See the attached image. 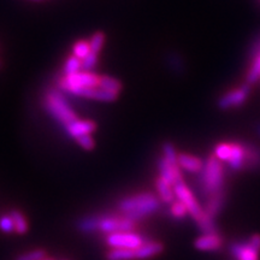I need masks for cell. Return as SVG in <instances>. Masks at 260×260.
I'll return each mask as SVG.
<instances>
[{
	"label": "cell",
	"mask_w": 260,
	"mask_h": 260,
	"mask_svg": "<svg viewBox=\"0 0 260 260\" xmlns=\"http://www.w3.org/2000/svg\"><path fill=\"white\" fill-rule=\"evenodd\" d=\"M107 243L113 248L136 249L145 245L144 237L134 233H115L110 234L106 239Z\"/></svg>",
	"instance_id": "7"
},
{
	"label": "cell",
	"mask_w": 260,
	"mask_h": 260,
	"mask_svg": "<svg viewBox=\"0 0 260 260\" xmlns=\"http://www.w3.org/2000/svg\"><path fill=\"white\" fill-rule=\"evenodd\" d=\"M169 64H170L171 68H175V69H178L180 73L183 71V59L180 56H176V54H172V56L169 58Z\"/></svg>",
	"instance_id": "35"
},
{
	"label": "cell",
	"mask_w": 260,
	"mask_h": 260,
	"mask_svg": "<svg viewBox=\"0 0 260 260\" xmlns=\"http://www.w3.org/2000/svg\"><path fill=\"white\" fill-rule=\"evenodd\" d=\"M47 256L45 249H34V251L24 253V254L19 255L16 260H42Z\"/></svg>",
	"instance_id": "31"
},
{
	"label": "cell",
	"mask_w": 260,
	"mask_h": 260,
	"mask_svg": "<svg viewBox=\"0 0 260 260\" xmlns=\"http://www.w3.org/2000/svg\"><path fill=\"white\" fill-rule=\"evenodd\" d=\"M177 162H178V167L189 172H193V174L201 172V170H203L204 168V162L201 159H199L198 157H194V155H189L187 153L178 154Z\"/></svg>",
	"instance_id": "17"
},
{
	"label": "cell",
	"mask_w": 260,
	"mask_h": 260,
	"mask_svg": "<svg viewBox=\"0 0 260 260\" xmlns=\"http://www.w3.org/2000/svg\"><path fill=\"white\" fill-rule=\"evenodd\" d=\"M0 67H2V63H0Z\"/></svg>",
	"instance_id": "40"
},
{
	"label": "cell",
	"mask_w": 260,
	"mask_h": 260,
	"mask_svg": "<svg viewBox=\"0 0 260 260\" xmlns=\"http://www.w3.org/2000/svg\"><path fill=\"white\" fill-rule=\"evenodd\" d=\"M164 251V245L160 242H146L135 249V259H147Z\"/></svg>",
	"instance_id": "18"
},
{
	"label": "cell",
	"mask_w": 260,
	"mask_h": 260,
	"mask_svg": "<svg viewBox=\"0 0 260 260\" xmlns=\"http://www.w3.org/2000/svg\"><path fill=\"white\" fill-rule=\"evenodd\" d=\"M135 226V222L126 217H102L99 224V230L104 234L128 233Z\"/></svg>",
	"instance_id": "8"
},
{
	"label": "cell",
	"mask_w": 260,
	"mask_h": 260,
	"mask_svg": "<svg viewBox=\"0 0 260 260\" xmlns=\"http://www.w3.org/2000/svg\"><path fill=\"white\" fill-rule=\"evenodd\" d=\"M90 52V45L89 41L87 40H80L75 42L73 46V54L75 57H77L79 59L83 60L84 58L89 54Z\"/></svg>",
	"instance_id": "25"
},
{
	"label": "cell",
	"mask_w": 260,
	"mask_h": 260,
	"mask_svg": "<svg viewBox=\"0 0 260 260\" xmlns=\"http://www.w3.org/2000/svg\"><path fill=\"white\" fill-rule=\"evenodd\" d=\"M174 190L176 197L178 198V200H181L182 203H184V205H186L188 209V213H190V216L195 219V222H200L206 213H205L204 209H201L198 200L195 199V197L189 190V188L184 184V182L183 183H178L176 186H174Z\"/></svg>",
	"instance_id": "6"
},
{
	"label": "cell",
	"mask_w": 260,
	"mask_h": 260,
	"mask_svg": "<svg viewBox=\"0 0 260 260\" xmlns=\"http://www.w3.org/2000/svg\"><path fill=\"white\" fill-rule=\"evenodd\" d=\"M232 153V144H219L214 148V155L219 159V160L228 161Z\"/></svg>",
	"instance_id": "30"
},
{
	"label": "cell",
	"mask_w": 260,
	"mask_h": 260,
	"mask_svg": "<svg viewBox=\"0 0 260 260\" xmlns=\"http://www.w3.org/2000/svg\"><path fill=\"white\" fill-rule=\"evenodd\" d=\"M44 107L50 113L52 118L59 122L65 126L77 119V115L75 113L73 107L68 103L59 90L50 89L44 96Z\"/></svg>",
	"instance_id": "3"
},
{
	"label": "cell",
	"mask_w": 260,
	"mask_h": 260,
	"mask_svg": "<svg viewBox=\"0 0 260 260\" xmlns=\"http://www.w3.org/2000/svg\"><path fill=\"white\" fill-rule=\"evenodd\" d=\"M107 260H134L135 249L113 248L106 254Z\"/></svg>",
	"instance_id": "22"
},
{
	"label": "cell",
	"mask_w": 260,
	"mask_h": 260,
	"mask_svg": "<svg viewBox=\"0 0 260 260\" xmlns=\"http://www.w3.org/2000/svg\"><path fill=\"white\" fill-rule=\"evenodd\" d=\"M65 132L68 133V135L70 138H73L76 140L77 138L82 135H87V134H92L94 130L96 129V124L90 119H79L77 118L76 121H74L70 124L65 125Z\"/></svg>",
	"instance_id": "10"
},
{
	"label": "cell",
	"mask_w": 260,
	"mask_h": 260,
	"mask_svg": "<svg viewBox=\"0 0 260 260\" xmlns=\"http://www.w3.org/2000/svg\"><path fill=\"white\" fill-rule=\"evenodd\" d=\"M64 75H73L82 70V60L75 57L74 54L68 58L64 64Z\"/></svg>",
	"instance_id": "26"
},
{
	"label": "cell",
	"mask_w": 260,
	"mask_h": 260,
	"mask_svg": "<svg viewBox=\"0 0 260 260\" xmlns=\"http://www.w3.org/2000/svg\"><path fill=\"white\" fill-rule=\"evenodd\" d=\"M260 79V53L255 54L254 57H252L251 67H249L248 71L246 75V83L253 84L256 83Z\"/></svg>",
	"instance_id": "21"
},
{
	"label": "cell",
	"mask_w": 260,
	"mask_h": 260,
	"mask_svg": "<svg viewBox=\"0 0 260 260\" xmlns=\"http://www.w3.org/2000/svg\"><path fill=\"white\" fill-rule=\"evenodd\" d=\"M245 147V165L243 170L255 171L260 169V147L254 144H243Z\"/></svg>",
	"instance_id": "14"
},
{
	"label": "cell",
	"mask_w": 260,
	"mask_h": 260,
	"mask_svg": "<svg viewBox=\"0 0 260 260\" xmlns=\"http://www.w3.org/2000/svg\"><path fill=\"white\" fill-rule=\"evenodd\" d=\"M251 84L245 83L235 89L229 90V92L223 94L222 96H219L218 102H217V106L220 110H230L241 106L248 99L249 94H251Z\"/></svg>",
	"instance_id": "5"
},
{
	"label": "cell",
	"mask_w": 260,
	"mask_h": 260,
	"mask_svg": "<svg viewBox=\"0 0 260 260\" xmlns=\"http://www.w3.org/2000/svg\"><path fill=\"white\" fill-rule=\"evenodd\" d=\"M32 2H39V0H32Z\"/></svg>",
	"instance_id": "38"
},
{
	"label": "cell",
	"mask_w": 260,
	"mask_h": 260,
	"mask_svg": "<svg viewBox=\"0 0 260 260\" xmlns=\"http://www.w3.org/2000/svg\"><path fill=\"white\" fill-rule=\"evenodd\" d=\"M100 87L115 94H118L122 90L121 81L113 79L111 76H102V79H100Z\"/></svg>",
	"instance_id": "24"
},
{
	"label": "cell",
	"mask_w": 260,
	"mask_h": 260,
	"mask_svg": "<svg viewBox=\"0 0 260 260\" xmlns=\"http://www.w3.org/2000/svg\"><path fill=\"white\" fill-rule=\"evenodd\" d=\"M162 154H164L162 157L167 159L170 164H178L177 162L178 154L171 142H165V144L162 145Z\"/></svg>",
	"instance_id": "28"
},
{
	"label": "cell",
	"mask_w": 260,
	"mask_h": 260,
	"mask_svg": "<svg viewBox=\"0 0 260 260\" xmlns=\"http://www.w3.org/2000/svg\"><path fill=\"white\" fill-rule=\"evenodd\" d=\"M201 190L206 198L223 190L224 174L220 160L216 155H210L204 162V168L200 172Z\"/></svg>",
	"instance_id": "2"
},
{
	"label": "cell",
	"mask_w": 260,
	"mask_h": 260,
	"mask_svg": "<svg viewBox=\"0 0 260 260\" xmlns=\"http://www.w3.org/2000/svg\"><path fill=\"white\" fill-rule=\"evenodd\" d=\"M102 217H84V218H81L79 222H77V228L81 233H94L96 230H99V224Z\"/></svg>",
	"instance_id": "20"
},
{
	"label": "cell",
	"mask_w": 260,
	"mask_h": 260,
	"mask_svg": "<svg viewBox=\"0 0 260 260\" xmlns=\"http://www.w3.org/2000/svg\"><path fill=\"white\" fill-rule=\"evenodd\" d=\"M222 245L223 240L218 234H205L194 242V247L199 251H218Z\"/></svg>",
	"instance_id": "13"
},
{
	"label": "cell",
	"mask_w": 260,
	"mask_h": 260,
	"mask_svg": "<svg viewBox=\"0 0 260 260\" xmlns=\"http://www.w3.org/2000/svg\"><path fill=\"white\" fill-rule=\"evenodd\" d=\"M42 260H54V259H53V258H47V256H46V258L42 259Z\"/></svg>",
	"instance_id": "37"
},
{
	"label": "cell",
	"mask_w": 260,
	"mask_h": 260,
	"mask_svg": "<svg viewBox=\"0 0 260 260\" xmlns=\"http://www.w3.org/2000/svg\"><path fill=\"white\" fill-rule=\"evenodd\" d=\"M224 203H225V191L223 189L218 191V193L211 195L210 198H207L204 209L205 213L211 217V218H214L222 211Z\"/></svg>",
	"instance_id": "15"
},
{
	"label": "cell",
	"mask_w": 260,
	"mask_h": 260,
	"mask_svg": "<svg viewBox=\"0 0 260 260\" xmlns=\"http://www.w3.org/2000/svg\"><path fill=\"white\" fill-rule=\"evenodd\" d=\"M11 218L14 219L15 223V232L18 234H25L28 232V223L25 217L22 214L21 211L18 210H12L10 213Z\"/></svg>",
	"instance_id": "23"
},
{
	"label": "cell",
	"mask_w": 260,
	"mask_h": 260,
	"mask_svg": "<svg viewBox=\"0 0 260 260\" xmlns=\"http://www.w3.org/2000/svg\"><path fill=\"white\" fill-rule=\"evenodd\" d=\"M256 132H258V134H259V136H260V124L256 125Z\"/></svg>",
	"instance_id": "36"
},
{
	"label": "cell",
	"mask_w": 260,
	"mask_h": 260,
	"mask_svg": "<svg viewBox=\"0 0 260 260\" xmlns=\"http://www.w3.org/2000/svg\"><path fill=\"white\" fill-rule=\"evenodd\" d=\"M226 162L234 171L243 170V165H245V147H243L242 142L241 144H237V142L232 144V153H230V158Z\"/></svg>",
	"instance_id": "16"
},
{
	"label": "cell",
	"mask_w": 260,
	"mask_h": 260,
	"mask_svg": "<svg viewBox=\"0 0 260 260\" xmlns=\"http://www.w3.org/2000/svg\"><path fill=\"white\" fill-rule=\"evenodd\" d=\"M104 42H105V34L102 31H96L94 32L89 40V45H90V51L94 52V53L99 54V52L102 51V48L104 46Z\"/></svg>",
	"instance_id": "27"
},
{
	"label": "cell",
	"mask_w": 260,
	"mask_h": 260,
	"mask_svg": "<svg viewBox=\"0 0 260 260\" xmlns=\"http://www.w3.org/2000/svg\"><path fill=\"white\" fill-rule=\"evenodd\" d=\"M170 212L172 216L175 217V218L181 219L188 213V209H187L186 205H184V203H182L181 200H177V201H174V203L171 204Z\"/></svg>",
	"instance_id": "29"
},
{
	"label": "cell",
	"mask_w": 260,
	"mask_h": 260,
	"mask_svg": "<svg viewBox=\"0 0 260 260\" xmlns=\"http://www.w3.org/2000/svg\"><path fill=\"white\" fill-rule=\"evenodd\" d=\"M98 63V54L90 51L89 54L82 60V70L84 71H92Z\"/></svg>",
	"instance_id": "33"
},
{
	"label": "cell",
	"mask_w": 260,
	"mask_h": 260,
	"mask_svg": "<svg viewBox=\"0 0 260 260\" xmlns=\"http://www.w3.org/2000/svg\"><path fill=\"white\" fill-rule=\"evenodd\" d=\"M158 168L160 172V177L170 182L172 186H176L178 183H183V177H182L180 167L178 164H170L167 159L161 157L158 160Z\"/></svg>",
	"instance_id": "9"
},
{
	"label": "cell",
	"mask_w": 260,
	"mask_h": 260,
	"mask_svg": "<svg viewBox=\"0 0 260 260\" xmlns=\"http://www.w3.org/2000/svg\"><path fill=\"white\" fill-rule=\"evenodd\" d=\"M159 206H160V201L154 194L141 193L119 201L118 210L124 213L126 218L132 219L133 222H138L155 212Z\"/></svg>",
	"instance_id": "1"
},
{
	"label": "cell",
	"mask_w": 260,
	"mask_h": 260,
	"mask_svg": "<svg viewBox=\"0 0 260 260\" xmlns=\"http://www.w3.org/2000/svg\"><path fill=\"white\" fill-rule=\"evenodd\" d=\"M230 252L236 260H259V252L249 241L235 242L230 247Z\"/></svg>",
	"instance_id": "11"
},
{
	"label": "cell",
	"mask_w": 260,
	"mask_h": 260,
	"mask_svg": "<svg viewBox=\"0 0 260 260\" xmlns=\"http://www.w3.org/2000/svg\"><path fill=\"white\" fill-rule=\"evenodd\" d=\"M0 230H3L6 234L15 232V223L11 216H3L0 218Z\"/></svg>",
	"instance_id": "34"
},
{
	"label": "cell",
	"mask_w": 260,
	"mask_h": 260,
	"mask_svg": "<svg viewBox=\"0 0 260 260\" xmlns=\"http://www.w3.org/2000/svg\"><path fill=\"white\" fill-rule=\"evenodd\" d=\"M76 141L80 147L86 149V151H92V149L95 147V142H94V139L90 134L80 136V138L76 139Z\"/></svg>",
	"instance_id": "32"
},
{
	"label": "cell",
	"mask_w": 260,
	"mask_h": 260,
	"mask_svg": "<svg viewBox=\"0 0 260 260\" xmlns=\"http://www.w3.org/2000/svg\"><path fill=\"white\" fill-rule=\"evenodd\" d=\"M258 3H259V6H260V0H258Z\"/></svg>",
	"instance_id": "39"
},
{
	"label": "cell",
	"mask_w": 260,
	"mask_h": 260,
	"mask_svg": "<svg viewBox=\"0 0 260 260\" xmlns=\"http://www.w3.org/2000/svg\"><path fill=\"white\" fill-rule=\"evenodd\" d=\"M76 96L87 98V99L98 100V102H113L117 99L118 94L111 93L109 90L102 88V87H89V88L80 89L79 92L75 94Z\"/></svg>",
	"instance_id": "12"
},
{
	"label": "cell",
	"mask_w": 260,
	"mask_h": 260,
	"mask_svg": "<svg viewBox=\"0 0 260 260\" xmlns=\"http://www.w3.org/2000/svg\"><path fill=\"white\" fill-rule=\"evenodd\" d=\"M102 76L92 73V71L81 70L73 75H64L60 80V88L64 92L75 95L80 89L89 88V87H99Z\"/></svg>",
	"instance_id": "4"
},
{
	"label": "cell",
	"mask_w": 260,
	"mask_h": 260,
	"mask_svg": "<svg viewBox=\"0 0 260 260\" xmlns=\"http://www.w3.org/2000/svg\"><path fill=\"white\" fill-rule=\"evenodd\" d=\"M155 187L160 197V200L165 204H172L175 201V190L172 189V184L162 177H159L157 182H155Z\"/></svg>",
	"instance_id": "19"
}]
</instances>
